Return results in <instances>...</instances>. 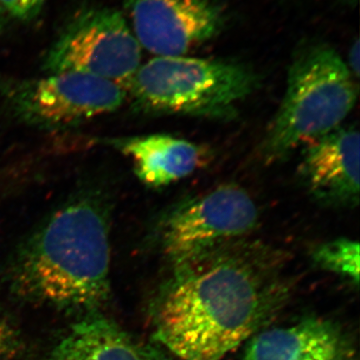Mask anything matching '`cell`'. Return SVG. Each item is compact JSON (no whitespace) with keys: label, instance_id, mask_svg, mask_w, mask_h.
I'll use <instances>...</instances> for the list:
<instances>
[{"label":"cell","instance_id":"1","mask_svg":"<svg viewBox=\"0 0 360 360\" xmlns=\"http://www.w3.org/2000/svg\"><path fill=\"white\" fill-rule=\"evenodd\" d=\"M281 250L248 238L172 264L153 305L155 338L181 360H221L288 304Z\"/></svg>","mask_w":360,"mask_h":360},{"label":"cell","instance_id":"2","mask_svg":"<svg viewBox=\"0 0 360 360\" xmlns=\"http://www.w3.org/2000/svg\"><path fill=\"white\" fill-rule=\"evenodd\" d=\"M111 200L98 188L73 194L18 248L14 290L30 302L96 314L110 296Z\"/></svg>","mask_w":360,"mask_h":360},{"label":"cell","instance_id":"3","mask_svg":"<svg viewBox=\"0 0 360 360\" xmlns=\"http://www.w3.org/2000/svg\"><path fill=\"white\" fill-rule=\"evenodd\" d=\"M359 89L340 54L328 44L298 51L288 70L285 94L262 144L266 162L340 129L356 103Z\"/></svg>","mask_w":360,"mask_h":360},{"label":"cell","instance_id":"4","mask_svg":"<svg viewBox=\"0 0 360 360\" xmlns=\"http://www.w3.org/2000/svg\"><path fill=\"white\" fill-rule=\"evenodd\" d=\"M257 84L255 71L234 61L158 56L141 65L127 90L142 112L231 120Z\"/></svg>","mask_w":360,"mask_h":360},{"label":"cell","instance_id":"5","mask_svg":"<svg viewBox=\"0 0 360 360\" xmlns=\"http://www.w3.org/2000/svg\"><path fill=\"white\" fill-rule=\"evenodd\" d=\"M141 46L122 13L90 8L77 13L49 49V73L77 72L129 89L141 68Z\"/></svg>","mask_w":360,"mask_h":360},{"label":"cell","instance_id":"6","mask_svg":"<svg viewBox=\"0 0 360 360\" xmlns=\"http://www.w3.org/2000/svg\"><path fill=\"white\" fill-rule=\"evenodd\" d=\"M0 92L11 112L41 129L75 127L117 110L127 90L77 72L51 73L37 79H0Z\"/></svg>","mask_w":360,"mask_h":360},{"label":"cell","instance_id":"7","mask_svg":"<svg viewBox=\"0 0 360 360\" xmlns=\"http://www.w3.org/2000/svg\"><path fill=\"white\" fill-rule=\"evenodd\" d=\"M259 212L248 191L224 184L168 208L158 224L161 248L170 264L195 257L227 241L248 238Z\"/></svg>","mask_w":360,"mask_h":360},{"label":"cell","instance_id":"8","mask_svg":"<svg viewBox=\"0 0 360 360\" xmlns=\"http://www.w3.org/2000/svg\"><path fill=\"white\" fill-rule=\"evenodd\" d=\"M124 6L137 41L156 56H182L225 22L214 0H124Z\"/></svg>","mask_w":360,"mask_h":360},{"label":"cell","instance_id":"9","mask_svg":"<svg viewBox=\"0 0 360 360\" xmlns=\"http://www.w3.org/2000/svg\"><path fill=\"white\" fill-rule=\"evenodd\" d=\"M359 130L341 127L307 146L298 174L321 205L336 208L359 205Z\"/></svg>","mask_w":360,"mask_h":360},{"label":"cell","instance_id":"10","mask_svg":"<svg viewBox=\"0 0 360 360\" xmlns=\"http://www.w3.org/2000/svg\"><path fill=\"white\" fill-rule=\"evenodd\" d=\"M243 360H359V352L342 324L310 315L260 330L248 341Z\"/></svg>","mask_w":360,"mask_h":360},{"label":"cell","instance_id":"11","mask_svg":"<svg viewBox=\"0 0 360 360\" xmlns=\"http://www.w3.org/2000/svg\"><path fill=\"white\" fill-rule=\"evenodd\" d=\"M115 144L132 160L137 179L150 187L186 179L205 167L210 155L203 146L167 134L129 137Z\"/></svg>","mask_w":360,"mask_h":360},{"label":"cell","instance_id":"12","mask_svg":"<svg viewBox=\"0 0 360 360\" xmlns=\"http://www.w3.org/2000/svg\"><path fill=\"white\" fill-rule=\"evenodd\" d=\"M49 360H170L165 350L142 342L115 322L91 314L75 323Z\"/></svg>","mask_w":360,"mask_h":360},{"label":"cell","instance_id":"13","mask_svg":"<svg viewBox=\"0 0 360 360\" xmlns=\"http://www.w3.org/2000/svg\"><path fill=\"white\" fill-rule=\"evenodd\" d=\"M312 259L321 269L359 283V245L347 238L321 243L312 251Z\"/></svg>","mask_w":360,"mask_h":360},{"label":"cell","instance_id":"14","mask_svg":"<svg viewBox=\"0 0 360 360\" xmlns=\"http://www.w3.org/2000/svg\"><path fill=\"white\" fill-rule=\"evenodd\" d=\"M21 350L18 329L0 310V360H14Z\"/></svg>","mask_w":360,"mask_h":360},{"label":"cell","instance_id":"15","mask_svg":"<svg viewBox=\"0 0 360 360\" xmlns=\"http://www.w3.org/2000/svg\"><path fill=\"white\" fill-rule=\"evenodd\" d=\"M46 0H0L6 14L22 21L34 20L44 8Z\"/></svg>","mask_w":360,"mask_h":360},{"label":"cell","instance_id":"16","mask_svg":"<svg viewBox=\"0 0 360 360\" xmlns=\"http://www.w3.org/2000/svg\"><path fill=\"white\" fill-rule=\"evenodd\" d=\"M359 41L356 40L354 46L350 49L349 56H348L347 68H349L350 72L355 77H359L360 68V53H359Z\"/></svg>","mask_w":360,"mask_h":360},{"label":"cell","instance_id":"17","mask_svg":"<svg viewBox=\"0 0 360 360\" xmlns=\"http://www.w3.org/2000/svg\"><path fill=\"white\" fill-rule=\"evenodd\" d=\"M6 25V13L0 6V33L4 32Z\"/></svg>","mask_w":360,"mask_h":360}]
</instances>
